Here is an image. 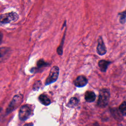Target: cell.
Wrapping results in <instances>:
<instances>
[{
    "instance_id": "21",
    "label": "cell",
    "mask_w": 126,
    "mask_h": 126,
    "mask_svg": "<svg viewBox=\"0 0 126 126\" xmlns=\"http://www.w3.org/2000/svg\"><path fill=\"white\" fill-rule=\"evenodd\" d=\"M2 110V108L1 107H0V115H1Z\"/></svg>"
},
{
    "instance_id": "15",
    "label": "cell",
    "mask_w": 126,
    "mask_h": 126,
    "mask_svg": "<svg viewBox=\"0 0 126 126\" xmlns=\"http://www.w3.org/2000/svg\"><path fill=\"white\" fill-rule=\"evenodd\" d=\"M126 11H124L122 12L119 13L118 15L119 17V22L121 24H125L126 23Z\"/></svg>"
},
{
    "instance_id": "10",
    "label": "cell",
    "mask_w": 126,
    "mask_h": 126,
    "mask_svg": "<svg viewBox=\"0 0 126 126\" xmlns=\"http://www.w3.org/2000/svg\"><path fill=\"white\" fill-rule=\"evenodd\" d=\"M111 63V62L109 61L101 60L98 63V66L101 71L103 72H105L107 69L108 66Z\"/></svg>"
},
{
    "instance_id": "9",
    "label": "cell",
    "mask_w": 126,
    "mask_h": 126,
    "mask_svg": "<svg viewBox=\"0 0 126 126\" xmlns=\"http://www.w3.org/2000/svg\"><path fill=\"white\" fill-rule=\"evenodd\" d=\"M9 55V48L6 47H0V63L8 58Z\"/></svg>"
},
{
    "instance_id": "19",
    "label": "cell",
    "mask_w": 126,
    "mask_h": 126,
    "mask_svg": "<svg viewBox=\"0 0 126 126\" xmlns=\"http://www.w3.org/2000/svg\"><path fill=\"white\" fill-rule=\"evenodd\" d=\"M33 126V124L31 123H29V124H26L24 126Z\"/></svg>"
},
{
    "instance_id": "17",
    "label": "cell",
    "mask_w": 126,
    "mask_h": 126,
    "mask_svg": "<svg viewBox=\"0 0 126 126\" xmlns=\"http://www.w3.org/2000/svg\"><path fill=\"white\" fill-rule=\"evenodd\" d=\"M41 86V82L40 80L36 81L33 85V90L34 91H37Z\"/></svg>"
},
{
    "instance_id": "3",
    "label": "cell",
    "mask_w": 126,
    "mask_h": 126,
    "mask_svg": "<svg viewBox=\"0 0 126 126\" xmlns=\"http://www.w3.org/2000/svg\"><path fill=\"white\" fill-rule=\"evenodd\" d=\"M23 99L22 94H16L12 98L9 103L8 107L6 109V113L7 114L11 113L15 109H16L22 103Z\"/></svg>"
},
{
    "instance_id": "11",
    "label": "cell",
    "mask_w": 126,
    "mask_h": 126,
    "mask_svg": "<svg viewBox=\"0 0 126 126\" xmlns=\"http://www.w3.org/2000/svg\"><path fill=\"white\" fill-rule=\"evenodd\" d=\"M66 26H65V30L64 32V33L63 35V36L61 42L59 45V46H58V47L57 49V54L60 55V56H62L63 55V44H64V40H65V35H66Z\"/></svg>"
},
{
    "instance_id": "7",
    "label": "cell",
    "mask_w": 126,
    "mask_h": 126,
    "mask_svg": "<svg viewBox=\"0 0 126 126\" xmlns=\"http://www.w3.org/2000/svg\"><path fill=\"white\" fill-rule=\"evenodd\" d=\"M107 52L106 47L101 36H99L97 39V44L96 46V53L100 56L104 55Z\"/></svg>"
},
{
    "instance_id": "4",
    "label": "cell",
    "mask_w": 126,
    "mask_h": 126,
    "mask_svg": "<svg viewBox=\"0 0 126 126\" xmlns=\"http://www.w3.org/2000/svg\"><path fill=\"white\" fill-rule=\"evenodd\" d=\"M59 68L58 66H53L49 72V74L46 78L45 85H48L57 81L59 75Z\"/></svg>"
},
{
    "instance_id": "13",
    "label": "cell",
    "mask_w": 126,
    "mask_h": 126,
    "mask_svg": "<svg viewBox=\"0 0 126 126\" xmlns=\"http://www.w3.org/2000/svg\"><path fill=\"white\" fill-rule=\"evenodd\" d=\"M39 100L43 105L47 106L51 103L50 99L46 95L42 94L39 96Z\"/></svg>"
},
{
    "instance_id": "5",
    "label": "cell",
    "mask_w": 126,
    "mask_h": 126,
    "mask_svg": "<svg viewBox=\"0 0 126 126\" xmlns=\"http://www.w3.org/2000/svg\"><path fill=\"white\" fill-rule=\"evenodd\" d=\"M32 110L28 105L22 106L19 112V118L21 121H25L29 119L32 115Z\"/></svg>"
},
{
    "instance_id": "2",
    "label": "cell",
    "mask_w": 126,
    "mask_h": 126,
    "mask_svg": "<svg viewBox=\"0 0 126 126\" xmlns=\"http://www.w3.org/2000/svg\"><path fill=\"white\" fill-rule=\"evenodd\" d=\"M19 19V15L14 12H9L0 15V26L8 23L16 22Z\"/></svg>"
},
{
    "instance_id": "8",
    "label": "cell",
    "mask_w": 126,
    "mask_h": 126,
    "mask_svg": "<svg viewBox=\"0 0 126 126\" xmlns=\"http://www.w3.org/2000/svg\"><path fill=\"white\" fill-rule=\"evenodd\" d=\"M88 79L84 75L78 76L74 80V85L77 87H83L88 83Z\"/></svg>"
},
{
    "instance_id": "12",
    "label": "cell",
    "mask_w": 126,
    "mask_h": 126,
    "mask_svg": "<svg viewBox=\"0 0 126 126\" xmlns=\"http://www.w3.org/2000/svg\"><path fill=\"white\" fill-rule=\"evenodd\" d=\"M85 99L88 102H92L95 99V94L92 91H87L85 94Z\"/></svg>"
},
{
    "instance_id": "20",
    "label": "cell",
    "mask_w": 126,
    "mask_h": 126,
    "mask_svg": "<svg viewBox=\"0 0 126 126\" xmlns=\"http://www.w3.org/2000/svg\"><path fill=\"white\" fill-rule=\"evenodd\" d=\"M91 126H100L97 123H95L93 124L92 125H91Z\"/></svg>"
},
{
    "instance_id": "1",
    "label": "cell",
    "mask_w": 126,
    "mask_h": 126,
    "mask_svg": "<svg viewBox=\"0 0 126 126\" xmlns=\"http://www.w3.org/2000/svg\"><path fill=\"white\" fill-rule=\"evenodd\" d=\"M110 92L107 89H102L99 91L97 104L101 108L106 107L108 104L110 98Z\"/></svg>"
},
{
    "instance_id": "16",
    "label": "cell",
    "mask_w": 126,
    "mask_h": 126,
    "mask_svg": "<svg viewBox=\"0 0 126 126\" xmlns=\"http://www.w3.org/2000/svg\"><path fill=\"white\" fill-rule=\"evenodd\" d=\"M119 109L122 114L123 116H125L126 114V102L124 101L120 105L119 107Z\"/></svg>"
},
{
    "instance_id": "14",
    "label": "cell",
    "mask_w": 126,
    "mask_h": 126,
    "mask_svg": "<svg viewBox=\"0 0 126 126\" xmlns=\"http://www.w3.org/2000/svg\"><path fill=\"white\" fill-rule=\"evenodd\" d=\"M79 102V100L75 97L71 98L67 103V106L69 107H74L76 106Z\"/></svg>"
},
{
    "instance_id": "6",
    "label": "cell",
    "mask_w": 126,
    "mask_h": 126,
    "mask_svg": "<svg viewBox=\"0 0 126 126\" xmlns=\"http://www.w3.org/2000/svg\"><path fill=\"white\" fill-rule=\"evenodd\" d=\"M36 65V67H32L30 69L31 72L36 73V72H40L41 70L43 69V68L50 66V63L45 62L43 59H40L37 61Z\"/></svg>"
},
{
    "instance_id": "18",
    "label": "cell",
    "mask_w": 126,
    "mask_h": 126,
    "mask_svg": "<svg viewBox=\"0 0 126 126\" xmlns=\"http://www.w3.org/2000/svg\"><path fill=\"white\" fill-rule=\"evenodd\" d=\"M2 37H3V35L2 33L0 32V44L2 42Z\"/></svg>"
}]
</instances>
